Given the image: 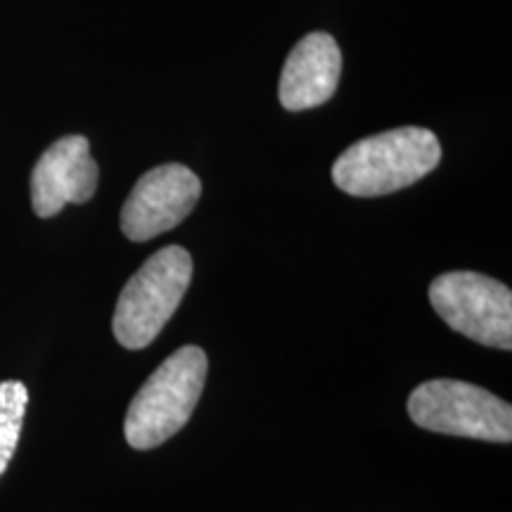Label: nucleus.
<instances>
[{
  "label": "nucleus",
  "instance_id": "f257e3e1",
  "mask_svg": "<svg viewBox=\"0 0 512 512\" xmlns=\"http://www.w3.org/2000/svg\"><path fill=\"white\" fill-rule=\"evenodd\" d=\"M439 162V138L427 128L403 126L347 147L332 166V181L351 197H382L422 181Z\"/></svg>",
  "mask_w": 512,
  "mask_h": 512
},
{
  "label": "nucleus",
  "instance_id": "f03ea898",
  "mask_svg": "<svg viewBox=\"0 0 512 512\" xmlns=\"http://www.w3.org/2000/svg\"><path fill=\"white\" fill-rule=\"evenodd\" d=\"M207 380V354L200 347L174 351L147 377L128 406L124 434L131 448L150 451L188 425Z\"/></svg>",
  "mask_w": 512,
  "mask_h": 512
},
{
  "label": "nucleus",
  "instance_id": "7ed1b4c3",
  "mask_svg": "<svg viewBox=\"0 0 512 512\" xmlns=\"http://www.w3.org/2000/svg\"><path fill=\"white\" fill-rule=\"evenodd\" d=\"M190 280L192 256L183 247L171 245L152 254L119 294L112 330L121 347H150L181 306Z\"/></svg>",
  "mask_w": 512,
  "mask_h": 512
},
{
  "label": "nucleus",
  "instance_id": "20e7f679",
  "mask_svg": "<svg viewBox=\"0 0 512 512\" xmlns=\"http://www.w3.org/2000/svg\"><path fill=\"white\" fill-rule=\"evenodd\" d=\"M408 415L427 432L496 444H510L512 439L510 403L470 382H422L408 399Z\"/></svg>",
  "mask_w": 512,
  "mask_h": 512
},
{
  "label": "nucleus",
  "instance_id": "39448f33",
  "mask_svg": "<svg viewBox=\"0 0 512 512\" xmlns=\"http://www.w3.org/2000/svg\"><path fill=\"white\" fill-rule=\"evenodd\" d=\"M430 302L451 330L472 342L512 349V292L489 275L444 273L430 287Z\"/></svg>",
  "mask_w": 512,
  "mask_h": 512
},
{
  "label": "nucleus",
  "instance_id": "423d86ee",
  "mask_svg": "<svg viewBox=\"0 0 512 512\" xmlns=\"http://www.w3.org/2000/svg\"><path fill=\"white\" fill-rule=\"evenodd\" d=\"M202 183L183 164H162L138 178L121 209V233L147 242L176 228L200 202Z\"/></svg>",
  "mask_w": 512,
  "mask_h": 512
},
{
  "label": "nucleus",
  "instance_id": "0eeeda50",
  "mask_svg": "<svg viewBox=\"0 0 512 512\" xmlns=\"http://www.w3.org/2000/svg\"><path fill=\"white\" fill-rule=\"evenodd\" d=\"M100 169L83 136H64L43 152L31 174V204L36 216L53 219L67 204L88 202L98 190Z\"/></svg>",
  "mask_w": 512,
  "mask_h": 512
},
{
  "label": "nucleus",
  "instance_id": "6e6552de",
  "mask_svg": "<svg viewBox=\"0 0 512 512\" xmlns=\"http://www.w3.org/2000/svg\"><path fill=\"white\" fill-rule=\"evenodd\" d=\"M342 74V53L330 34L316 31L304 36L292 53L280 76V105L287 112H304L325 105L337 91Z\"/></svg>",
  "mask_w": 512,
  "mask_h": 512
},
{
  "label": "nucleus",
  "instance_id": "1a4fd4ad",
  "mask_svg": "<svg viewBox=\"0 0 512 512\" xmlns=\"http://www.w3.org/2000/svg\"><path fill=\"white\" fill-rule=\"evenodd\" d=\"M29 392L19 380L0 382V475L8 470L22 437Z\"/></svg>",
  "mask_w": 512,
  "mask_h": 512
}]
</instances>
